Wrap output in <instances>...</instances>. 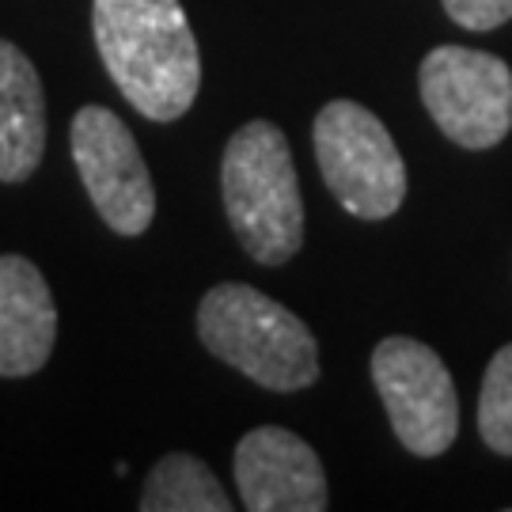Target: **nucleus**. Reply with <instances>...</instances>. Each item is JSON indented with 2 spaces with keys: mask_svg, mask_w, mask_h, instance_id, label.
<instances>
[{
  "mask_svg": "<svg viewBox=\"0 0 512 512\" xmlns=\"http://www.w3.org/2000/svg\"><path fill=\"white\" fill-rule=\"evenodd\" d=\"M372 384L384 399L395 437L406 452L433 459L452 448L459 433V395L452 372L433 346L391 334L372 349Z\"/></svg>",
  "mask_w": 512,
  "mask_h": 512,
  "instance_id": "423d86ee",
  "label": "nucleus"
},
{
  "mask_svg": "<svg viewBox=\"0 0 512 512\" xmlns=\"http://www.w3.org/2000/svg\"><path fill=\"white\" fill-rule=\"evenodd\" d=\"M198 338L217 361L251 376L266 391L289 395L319 380L315 334L300 315L258 293L255 285H213L198 304Z\"/></svg>",
  "mask_w": 512,
  "mask_h": 512,
  "instance_id": "7ed1b4c3",
  "label": "nucleus"
},
{
  "mask_svg": "<svg viewBox=\"0 0 512 512\" xmlns=\"http://www.w3.org/2000/svg\"><path fill=\"white\" fill-rule=\"evenodd\" d=\"M440 4L463 31H497L512 19V0H440Z\"/></svg>",
  "mask_w": 512,
  "mask_h": 512,
  "instance_id": "ddd939ff",
  "label": "nucleus"
},
{
  "mask_svg": "<svg viewBox=\"0 0 512 512\" xmlns=\"http://www.w3.org/2000/svg\"><path fill=\"white\" fill-rule=\"evenodd\" d=\"M421 103L459 148H494L512 129V69L471 46H437L418 69Z\"/></svg>",
  "mask_w": 512,
  "mask_h": 512,
  "instance_id": "39448f33",
  "label": "nucleus"
},
{
  "mask_svg": "<svg viewBox=\"0 0 512 512\" xmlns=\"http://www.w3.org/2000/svg\"><path fill=\"white\" fill-rule=\"evenodd\" d=\"M220 198L239 247L258 266H285L304 243V198L289 137L255 118L232 133L220 160Z\"/></svg>",
  "mask_w": 512,
  "mask_h": 512,
  "instance_id": "f03ea898",
  "label": "nucleus"
},
{
  "mask_svg": "<svg viewBox=\"0 0 512 512\" xmlns=\"http://www.w3.org/2000/svg\"><path fill=\"white\" fill-rule=\"evenodd\" d=\"M478 437L497 456H512V342L494 353L478 391Z\"/></svg>",
  "mask_w": 512,
  "mask_h": 512,
  "instance_id": "f8f14e48",
  "label": "nucleus"
},
{
  "mask_svg": "<svg viewBox=\"0 0 512 512\" xmlns=\"http://www.w3.org/2000/svg\"><path fill=\"white\" fill-rule=\"evenodd\" d=\"M46 152V92L35 61L0 38V183H27Z\"/></svg>",
  "mask_w": 512,
  "mask_h": 512,
  "instance_id": "9d476101",
  "label": "nucleus"
},
{
  "mask_svg": "<svg viewBox=\"0 0 512 512\" xmlns=\"http://www.w3.org/2000/svg\"><path fill=\"white\" fill-rule=\"evenodd\" d=\"M141 509L145 512H232V497L224 494L220 478L205 459L190 452H171L164 456L145 478L141 490Z\"/></svg>",
  "mask_w": 512,
  "mask_h": 512,
  "instance_id": "9b49d317",
  "label": "nucleus"
},
{
  "mask_svg": "<svg viewBox=\"0 0 512 512\" xmlns=\"http://www.w3.org/2000/svg\"><path fill=\"white\" fill-rule=\"evenodd\" d=\"M92 35L114 88L148 122L194 107L202 54L179 0H92Z\"/></svg>",
  "mask_w": 512,
  "mask_h": 512,
  "instance_id": "f257e3e1",
  "label": "nucleus"
},
{
  "mask_svg": "<svg viewBox=\"0 0 512 512\" xmlns=\"http://www.w3.org/2000/svg\"><path fill=\"white\" fill-rule=\"evenodd\" d=\"M311 145L334 202L357 220H387L406 198V164L395 137L368 107L334 99L315 114Z\"/></svg>",
  "mask_w": 512,
  "mask_h": 512,
  "instance_id": "20e7f679",
  "label": "nucleus"
},
{
  "mask_svg": "<svg viewBox=\"0 0 512 512\" xmlns=\"http://www.w3.org/2000/svg\"><path fill=\"white\" fill-rule=\"evenodd\" d=\"M80 183L118 236H141L156 217V186L137 137L110 107H80L69 129Z\"/></svg>",
  "mask_w": 512,
  "mask_h": 512,
  "instance_id": "0eeeda50",
  "label": "nucleus"
},
{
  "mask_svg": "<svg viewBox=\"0 0 512 512\" xmlns=\"http://www.w3.org/2000/svg\"><path fill=\"white\" fill-rule=\"evenodd\" d=\"M57 346V304L31 258L0 255V376L23 380Z\"/></svg>",
  "mask_w": 512,
  "mask_h": 512,
  "instance_id": "1a4fd4ad",
  "label": "nucleus"
},
{
  "mask_svg": "<svg viewBox=\"0 0 512 512\" xmlns=\"http://www.w3.org/2000/svg\"><path fill=\"white\" fill-rule=\"evenodd\" d=\"M236 490L251 512H323L330 505L315 448L281 425H258L236 444Z\"/></svg>",
  "mask_w": 512,
  "mask_h": 512,
  "instance_id": "6e6552de",
  "label": "nucleus"
}]
</instances>
